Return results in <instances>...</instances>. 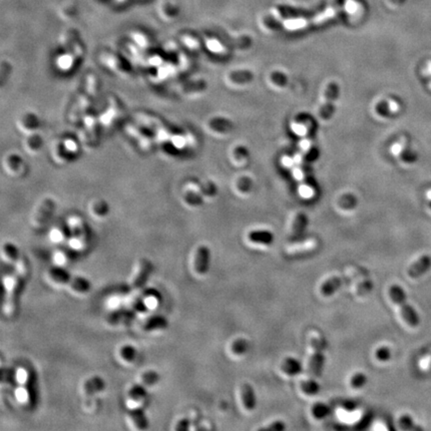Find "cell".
Returning <instances> with one entry per match:
<instances>
[{
  "mask_svg": "<svg viewBox=\"0 0 431 431\" xmlns=\"http://www.w3.org/2000/svg\"><path fill=\"white\" fill-rule=\"evenodd\" d=\"M168 326V320L161 316L151 317L145 320L142 324V329L145 332L158 331V329H165Z\"/></svg>",
  "mask_w": 431,
  "mask_h": 431,
  "instance_id": "17",
  "label": "cell"
},
{
  "mask_svg": "<svg viewBox=\"0 0 431 431\" xmlns=\"http://www.w3.org/2000/svg\"><path fill=\"white\" fill-rule=\"evenodd\" d=\"M431 269V257L428 255L421 256L408 270V274L412 278H418Z\"/></svg>",
  "mask_w": 431,
  "mask_h": 431,
  "instance_id": "14",
  "label": "cell"
},
{
  "mask_svg": "<svg viewBox=\"0 0 431 431\" xmlns=\"http://www.w3.org/2000/svg\"><path fill=\"white\" fill-rule=\"evenodd\" d=\"M152 271H153V264L147 259H142L139 262L137 272L133 278V283H132L133 289L135 290L141 289L148 281Z\"/></svg>",
  "mask_w": 431,
  "mask_h": 431,
  "instance_id": "12",
  "label": "cell"
},
{
  "mask_svg": "<svg viewBox=\"0 0 431 431\" xmlns=\"http://www.w3.org/2000/svg\"><path fill=\"white\" fill-rule=\"evenodd\" d=\"M281 369L285 372V373H287V374H289V375H295V374H298V373H300L301 372V370H302V366H301V363L297 361V360H295V359H294V358H286L284 361H283V363H281Z\"/></svg>",
  "mask_w": 431,
  "mask_h": 431,
  "instance_id": "19",
  "label": "cell"
},
{
  "mask_svg": "<svg viewBox=\"0 0 431 431\" xmlns=\"http://www.w3.org/2000/svg\"><path fill=\"white\" fill-rule=\"evenodd\" d=\"M339 94V87L337 84L332 83L329 84L326 89V100L324 102V105L321 107L319 111V116L322 119H328L334 113V101L337 99Z\"/></svg>",
  "mask_w": 431,
  "mask_h": 431,
  "instance_id": "13",
  "label": "cell"
},
{
  "mask_svg": "<svg viewBox=\"0 0 431 431\" xmlns=\"http://www.w3.org/2000/svg\"><path fill=\"white\" fill-rule=\"evenodd\" d=\"M399 426L403 430H421L420 427L416 426L409 415H403L399 418Z\"/></svg>",
  "mask_w": 431,
  "mask_h": 431,
  "instance_id": "31",
  "label": "cell"
},
{
  "mask_svg": "<svg viewBox=\"0 0 431 431\" xmlns=\"http://www.w3.org/2000/svg\"><path fill=\"white\" fill-rule=\"evenodd\" d=\"M312 346L314 351L310 361L309 372L310 375L313 377H319L321 375L324 364V356H323L324 343L320 339L315 337L312 339Z\"/></svg>",
  "mask_w": 431,
  "mask_h": 431,
  "instance_id": "4",
  "label": "cell"
},
{
  "mask_svg": "<svg viewBox=\"0 0 431 431\" xmlns=\"http://www.w3.org/2000/svg\"><path fill=\"white\" fill-rule=\"evenodd\" d=\"M27 276H28V265L26 261L23 259L18 264L17 272L12 278L10 290L5 299L4 311L8 316L13 315L17 310L18 298L25 286V282L27 280Z\"/></svg>",
  "mask_w": 431,
  "mask_h": 431,
  "instance_id": "1",
  "label": "cell"
},
{
  "mask_svg": "<svg viewBox=\"0 0 431 431\" xmlns=\"http://www.w3.org/2000/svg\"><path fill=\"white\" fill-rule=\"evenodd\" d=\"M367 383V376L363 372L354 373L350 378V386L354 389L363 388Z\"/></svg>",
  "mask_w": 431,
  "mask_h": 431,
  "instance_id": "28",
  "label": "cell"
},
{
  "mask_svg": "<svg viewBox=\"0 0 431 431\" xmlns=\"http://www.w3.org/2000/svg\"><path fill=\"white\" fill-rule=\"evenodd\" d=\"M182 199L190 207H199L204 203V196L201 191V185L196 183H188L186 188H183Z\"/></svg>",
  "mask_w": 431,
  "mask_h": 431,
  "instance_id": "10",
  "label": "cell"
},
{
  "mask_svg": "<svg viewBox=\"0 0 431 431\" xmlns=\"http://www.w3.org/2000/svg\"><path fill=\"white\" fill-rule=\"evenodd\" d=\"M401 159L407 162V163H414L417 160V154L415 153L414 151H412L409 148H405L402 152H401Z\"/></svg>",
  "mask_w": 431,
  "mask_h": 431,
  "instance_id": "34",
  "label": "cell"
},
{
  "mask_svg": "<svg viewBox=\"0 0 431 431\" xmlns=\"http://www.w3.org/2000/svg\"><path fill=\"white\" fill-rule=\"evenodd\" d=\"M105 388V382L100 376H93L87 379L83 386V391L86 396H92Z\"/></svg>",
  "mask_w": 431,
  "mask_h": 431,
  "instance_id": "16",
  "label": "cell"
},
{
  "mask_svg": "<svg viewBox=\"0 0 431 431\" xmlns=\"http://www.w3.org/2000/svg\"><path fill=\"white\" fill-rule=\"evenodd\" d=\"M429 208H430V209H431V202H430V203H429Z\"/></svg>",
  "mask_w": 431,
  "mask_h": 431,
  "instance_id": "39",
  "label": "cell"
},
{
  "mask_svg": "<svg viewBox=\"0 0 431 431\" xmlns=\"http://www.w3.org/2000/svg\"><path fill=\"white\" fill-rule=\"evenodd\" d=\"M252 74L249 71H236L233 72L229 75V78L231 79V81L233 82H237V83H246V82H250L252 80Z\"/></svg>",
  "mask_w": 431,
  "mask_h": 431,
  "instance_id": "27",
  "label": "cell"
},
{
  "mask_svg": "<svg viewBox=\"0 0 431 431\" xmlns=\"http://www.w3.org/2000/svg\"><path fill=\"white\" fill-rule=\"evenodd\" d=\"M159 379H160L159 374L153 370L146 371L141 376L142 384L147 386H152L156 385L159 382Z\"/></svg>",
  "mask_w": 431,
  "mask_h": 431,
  "instance_id": "29",
  "label": "cell"
},
{
  "mask_svg": "<svg viewBox=\"0 0 431 431\" xmlns=\"http://www.w3.org/2000/svg\"><path fill=\"white\" fill-rule=\"evenodd\" d=\"M286 429V424L282 420H276L271 423L267 427H263L260 430L261 431H283Z\"/></svg>",
  "mask_w": 431,
  "mask_h": 431,
  "instance_id": "36",
  "label": "cell"
},
{
  "mask_svg": "<svg viewBox=\"0 0 431 431\" xmlns=\"http://www.w3.org/2000/svg\"><path fill=\"white\" fill-rule=\"evenodd\" d=\"M209 126L211 127V128H212L213 130L218 131V132H222V133H223V132H224V133H226V132H230V131H232L233 128H234V125H233L232 122L227 121V119H222V118H215V119H212V120L209 122Z\"/></svg>",
  "mask_w": 431,
  "mask_h": 431,
  "instance_id": "22",
  "label": "cell"
},
{
  "mask_svg": "<svg viewBox=\"0 0 431 431\" xmlns=\"http://www.w3.org/2000/svg\"><path fill=\"white\" fill-rule=\"evenodd\" d=\"M16 126L21 133L28 135L37 132L40 127V119L33 112H25L17 119Z\"/></svg>",
  "mask_w": 431,
  "mask_h": 431,
  "instance_id": "8",
  "label": "cell"
},
{
  "mask_svg": "<svg viewBox=\"0 0 431 431\" xmlns=\"http://www.w3.org/2000/svg\"><path fill=\"white\" fill-rule=\"evenodd\" d=\"M129 416L133 421L134 425L138 429H146L149 426L148 419L142 409H133L129 412Z\"/></svg>",
  "mask_w": 431,
  "mask_h": 431,
  "instance_id": "23",
  "label": "cell"
},
{
  "mask_svg": "<svg viewBox=\"0 0 431 431\" xmlns=\"http://www.w3.org/2000/svg\"><path fill=\"white\" fill-rule=\"evenodd\" d=\"M309 220L305 213H298L295 219L294 225H293V233L294 235L297 236L300 235L308 226Z\"/></svg>",
  "mask_w": 431,
  "mask_h": 431,
  "instance_id": "24",
  "label": "cell"
},
{
  "mask_svg": "<svg viewBox=\"0 0 431 431\" xmlns=\"http://www.w3.org/2000/svg\"><path fill=\"white\" fill-rule=\"evenodd\" d=\"M250 348V342L246 339H237L233 341L231 349L236 356H243L247 353Z\"/></svg>",
  "mask_w": 431,
  "mask_h": 431,
  "instance_id": "25",
  "label": "cell"
},
{
  "mask_svg": "<svg viewBox=\"0 0 431 431\" xmlns=\"http://www.w3.org/2000/svg\"><path fill=\"white\" fill-rule=\"evenodd\" d=\"M249 240L252 243L270 246L273 243V235L270 231H251L249 234Z\"/></svg>",
  "mask_w": 431,
  "mask_h": 431,
  "instance_id": "18",
  "label": "cell"
},
{
  "mask_svg": "<svg viewBox=\"0 0 431 431\" xmlns=\"http://www.w3.org/2000/svg\"><path fill=\"white\" fill-rule=\"evenodd\" d=\"M72 230L74 232V235L78 241H80L81 243H85L87 242V227L85 226V223L78 219V218H73V222H72Z\"/></svg>",
  "mask_w": 431,
  "mask_h": 431,
  "instance_id": "21",
  "label": "cell"
},
{
  "mask_svg": "<svg viewBox=\"0 0 431 431\" xmlns=\"http://www.w3.org/2000/svg\"><path fill=\"white\" fill-rule=\"evenodd\" d=\"M241 396L243 400V404L247 410L251 411L256 408L257 405V398L255 391L250 385L244 384L241 386Z\"/></svg>",
  "mask_w": 431,
  "mask_h": 431,
  "instance_id": "15",
  "label": "cell"
},
{
  "mask_svg": "<svg viewBox=\"0 0 431 431\" xmlns=\"http://www.w3.org/2000/svg\"><path fill=\"white\" fill-rule=\"evenodd\" d=\"M389 296L394 301L395 305L400 307L401 316L410 326L415 327L420 323L419 316L416 311L409 305L407 300V295L403 289L398 285H392L389 288Z\"/></svg>",
  "mask_w": 431,
  "mask_h": 431,
  "instance_id": "2",
  "label": "cell"
},
{
  "mask_svg": "<svg viewBox=\"0 0 431 431\" xmlns=\"http://www.w3.org/2000/svg\"><path fill=\"white\" fill-rule=\"evenodd\" d=\"M62 145H63V148L65 149V151H66V153H67V154L76 155V154L78 153L79 147H78L77 142H76L75 140L70 139V138H66V139L62 142Z\"/></svg>",
  "mask_w": 431,
  "mask_h": 431,
  "instance_id": "32",
  "label": "cell"
},
{
  "mask_svg": "<svg viewBox=\"0 0 431 431\" xmlns=\"http://www.w3.org/2000/svg\"><path fill=\"white\" fill-rule=\"evenodd\" d=\"M23 150L30 156L39 155L44 148V140L37 132L24 135L22 142Z\"/></svg>",
  "mask_w": 431,
  "mask_h": 431,
  "instance_id": "11",
  "label": "cell"
},
{
  "mask_svg": "<svg viewBox=\"0 0 431 431\" xmlns=\"http://www.w3.org/2000/svg\"><path fill=\"white\" fill-rule=\"evenodd\" d=\"M211 262V250L207 246H200L195 253L194 269L198 274L208 272Z\"/></svg>",
  "mask_w": 431,
  "mask_h": 431,
  "instance_id": "9",
  "label": "cell"
},
{
  "mask_svg": "<svg viewBox=\"0 0 431 431\" xmlns=\"http://www.w3.org/2000/svg\"><path fill=\"white\" fill-rule=\"evenodd\" d=\"M3 252H4L5 257L11 262H16L18 260L19 252H18L17 248L14 245H12L10 243L4 244L3 245Z\"/></svg>",
  "mask_w": 431,
  "mask_h": 431,
  "instance_id": "30",
  "label": "cell"
},
{
  "mask_svg": "<svg viewBox=\"0 0 431 431\" xmlns=\"http://www.w3.org/2000/svg\"><path fill=\"white\" fill-rule=\"evenodd\" d=\"M108 203L102 199H95L91 203V212L95 217L105 218L109 214Z\"/></svg>",
  "mask_w": 431,
  "mask_h": 431,
  "instance_id": "20",
  "label": "cell"
},
{
  "mask_svg": "<svg viewBox=\"0 0 431 431\" xmlns=\"http://www.w3.org/2000/svg\"><path fill=\"white\" fill-rule=\"evenodd\" d=\"M375 357L379 362H388L391 358V350L388 346H380L375 351Z\"/></svg>",
  "mask_w": 431,
  "mask_h": 431,
  "instance_id": "33",
  "label": "cell"
},
{
  "mask_svg": "<svg viewBox=\"0 0 431 431\" xmlns=\"http://www.w3.org/2000/svg\"><path fill=\"white\" fill-rule=\"evenodd\" d=\"M300 388L302 392H305L308 395H316L318 393L320 386L314 379H309L300 383Z\"/></svg>",
  "mask_w": 431,
  "mask_h": 431,
  "instance_id": "26",
  "label": "cell"
},
{
  "mask_svg": "<svg viewBox=\"0 0 431 431\" xmlns=\"http://www.w3.org/2000/svg\"><path fill=\"white\" fill-rule=\"evenodd\" d=\"M136 354H137V352H136L135 348L132 347V346H130V345L124 346V347L121 349V357H122L125 361H128V362L133 361V360L135 359V357H136Z\"/></svg>",
  "mask_w": 431,
  "mask_h": 431,
  "instance_id": "35",
  "label": "cell"
},
{
  "mask_svg": "<svg viewBox=\"0 0 431 431\" xmlns=\"http://www.w3.org/2000/svg\"><path fill=\"white\" fill-rule=\"evenodd\" d=\"M359 276V273H350L345 275H339V276H332L326 280L320 287V293L324 296H329L334 295L340 288L346 284L351 282L353 278Z\"/></svg>",
  "mask_w": 431,
  "mask_h": 431,
  "instance_id": "7",
  "label": "cell"
},
{
  "mask_svg": "<svg viewBox=\"0 0 431 431\" xmlns=\"http://www.w3.org/2000/svg\"><path fill=\"white\" fill-rule=\"evenodd\" d=\"M177 430H187L189 429V421L187 419H182L178 422L175 427Z\"/></svg>",
  "mask_w": 431,
  "mask_h": 431,
  "instance_id": "38",
  "label": "cell"
},
{
  "mask_svg": "<svg viewBox=\"0 0 431 431\" xmlns=\"http://www.w3.org/2000/svg\"><path fill=\"white\" fill-rule=\"evenodd\" d=\"M3 167L6 174L13 178L23 177L27 170L26 163L17 154H7L4 157Z\"/></svg>",
  "mask_w": 431,
  "mask_h": 431,
  "instance_id": "6",
  "label": "cell"
},
{
  "mask_svg": "<svg viewBox=\"0 0 431 431\" xmlns=\"http://www.w3.org/2000/svg\"><path fill=\"white\" fill-rule=\"evenodd\" d=\"M200 185H201V191H202L203 196L214 197L217 194V188L212 183L200 184Z\"/></svg>",
  "mask_w": 431,
  "mask_h": 431,
  "instance_id": "37",
  "label": "cell"
},
{
  "mask_svg": "<svg viewBox=\"0 0 431 431\" xmlns=\"http://www.w3.org/2000/svg\"><path fill=\"white\" fill-rule=\"evenodd\" d=\"M50 276L52 277V280L59 284H64L69 286L72 290L77 293L85 294L88 293L91 289V284L86 278L81 276H75L67 272L66 271L59 269V268H53L49 272Z\"/></svg>",
  "mask_w": 431,
  "mask_h": 431,
  "instance_id": "3",
  "label": "cell"
},
{
  "mask_svg": "<svg viewBox=\"0 0 431 431\" xmlns=\"http://www.w3.org/2000/svg\"><path fill=\"white\" fill-rule=\"evenodd\" d=\"M55 208L56 204L52 199L46 198L42 200L33 215V225L36 227H42L43 226H45V224L51 219Z\"/></svg>",
  "mask_w": 431,
  "mask_h": 431,
  "instance_id": "5",
  "label": "cell"
}]
</instances>
